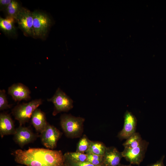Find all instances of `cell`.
<instances>
[{
  "label": "cell",
  "mask_w": 166,
  "mask_h": 166,
  "mask_svg": "<svg viewBox=\"0 0 166 166\" xmlns=\"http://www.w3.org/2000/svg\"><path fill=\"white\" fill-rule=\"evenodd\" d=\"M41 99L33 100L27 103H23L16 106L12 110L15 119L22 126L29 121L34 111L42 104Z\"/></svg>",
  "instance_id": "cell-3"
},
{
  "label": "cell",
  "mask_w": 166,
  "mask_h": 166,
  "mask_svg": "<svg viewBox=\"0 0 166 166\" xmlns=\"http://www.w3.org/2000/svg\"><path fill=\"white\" fill-rule=\"evenodd\" d=\"M148 144V142L143 140L136 147L132 148H124L122 152L123 157L130 164L139 165L144 157Z\"/></svg>",
  "instance_id": "cell-6"
},
{
  "label": "cell",
  "mask_w": 166,
  "mask_h": 166,
  "mask_svg": "<svg viewBox=\"0 0 166 166\" xmlns=\"http://www.w3.org/2000/svg\"><path fill=\"white\" fill-rule=\"evenodd\" d=\"M19 27L27 34L33 35V18L32 12L22 7L15 19Z\"/></svg>",
  "instance_id": "cell-8"
},
{
  "label": "cell",
  "mask_w": 166,
  "mask_h": 166,
  "mask_svg": "<svg viewBox=\"0 0 166 166\" xmlns=\"http://www.w3.org/2000/svg\"><path fill=\"white\" fill-rule=\"evenodd\" d=\"M37 136L29 128L19 126L16 128L14 135L13 140L21 148L33 142L37 139Z\"/></svg>",
  "instance_id": "cell-9"
},
{
  "label": "cell",
  "mask_w": 166,
  "mask_h": 166,
  "mask_svg": "<svg viewBox=\"0 0 166 166\" xmlns=\"http://www.w3.org/2000/svg\"><path fill=\"white\" fill-rule=\"evenodd\" d=\"M137 123L135 117L130 112L127 111L124 116V121L122 129L118 135L121 139H127L136 132Z\"/></svg>",
  "instance_id": "cell-10"
},
{
  "label": "cell",
  "mask_w": 166,
  "mask_h": 166,
  "mask_svg": "<svg viewBox=\"0 0 166 166\" xmlns=\"http://www.w3.org/2000/svg\"><path fill=\"white\" fill-rule=\"evenodd\" d=\"M12 154L16 163L26 166H64V154L61 150L30 148L17 149Z\"/></svg>",
  "instance_id": "cell-1"
},
{
  "label": "cell",
  "mask_w": 166,
  "mask_h": 166,
  "mask_svg": "<svg viewBox=\"0 0 166 166\" xmlns=\"http://www.w3.org/2000/svg\"><path fill=\"white\" fill-rule=\"evenodd\" d=\"M8 92L15 101H27L30 98V89L22 83L12 85L8 88Z\"/></svg>",
  "instance_id": "cell-11"
},
{
  "label": "cell",
  "mask_w": 166,
  "mask_h": 166,
  "mask_svg": "<svg viewBox=\"0 0 166 166\" xmlns=\"http://www.w3.org/2000/svg\"><path fill=\"white\" fill-rule=\"evenodd\" d=\"M15 19L13 17L7 16L4 18H0V28L6 34L14 35L16 34V29L14 25Z\"/></svg>",
  "instance_id": "cell-15"
},
{
  "label": "cell",
  "mask_w": 166,
  "mask_h": 166,
  "mask_svg": "<svg viewBox=\"0 0 166 166\" xmlns=\"http://www.w3.org/2000/svg\"><path fill=\"white\" fill-rule=\"evenodd\" d=\"M164 157V156H163L160 159L155 163L148 165L147 166H165L163 162Z\"/></svg>",
  "instance_id": "cell-25"
},
{
  "label": "cell",
  "mask_w": 166,
  "mask_h": 166,
  "mask_svg": "<svg viewBox=\"0 0 166 166\" xmlns=\"http://www.w3.org/2000/svg\"><path fill=\"white\" fill-rule=\"evenodd\" d=\"M12 0H0V10L5 11L7 7L11 2Z\"/></svg>",
  "instance_id": "cell-24"
},
{
  "label": "cell",
  "mask_w": 166,
  "mask_h": 166,
  "mask_svg": "<svg viewBox=\"0 0 166 166\" xmlns=\"http://www.w3.org/2000/svg\"><path fill=\"white\" fill-rule=\"evenodd\" d=\"M85 119L71 114H63L60 117V125L65 136L70 138L81 136Z\"/></svg>",
  "instance_id": "cell-2"
},
{
  "label": "cell",
  "mask_w": 166,
  "mask_h": 166,
  "mask_svg": "<svg viewBox=\"0 0 166 166\" xmlns=\"http://www.w3.org/2000/svg\"></svg>",
  "instance_id": "cell-28"
},
{
  "label": "cell",
  "mask_w": 166,
  "mask_h": 166,
  "mask_svg": "<svg viewBox=\"0 0 166 166\" xmlns=\"http://www.w3.org/2000/svg\"><path fill=\"white\" fill-rule=\"evenodd\" d=\"M10 108L7 100L4 89L0 90V110H2Z\"/></svg>",
  "instance_id": "cell-22"
},
{
  "label": "cell",
  "mask_w": 166,
  "mask_h": 166,
  "mask_svg": "<svg viewBox=\"0 0 166 166\" xmlns=\"http://www.w3.org/2000/svg\"><path fill=\"white\" fill-rule=\"evenodd\" d=\"M64 161L74 162H86L87 154L78 152H67L64 154Z\"/></svg>",
  "instance_id": "cell-17"
},
{
  "label": "cell",
  "mask_w": 166,
  "mask_h": 166,
  "mask_svg": "<svg viewBox=\"0 0 166 166\" xmlns=\"http://www.w3.org/2000/svg\"><path fill=\"white\" fill-rule=\"evenodd\" d=\"M91 141L84 135L77 143L76 152L85 153L89 147Z\"/></svg>",
  "instance_id": "cell-20"
},
{
  "label": "cell",
  "mask_w": 166,
  "mask_h": 166,
  "mask_svg": "<svg viewBox=\"0 0 166 166\" xmlns=\"http://www.w3.org/2000/svg\"><path fill=\"white\" fill-rule=\"evenodd\" d=\"M107 148L102 142L91 141L89 147L85 153L104 156Z\"/></svg>",
  "instance_id": "cell-16"
},
{
  "label": "cell",
  "mask_w": 166,
  "mask_h": 166,
  "mask_svg": "<svg viewBox=\"0 0 166 166\" xmlns=\"http://www.w3.org/2000/svg\"><path fill=\"white\" fill-rule=\"evenodd\" d=\"M14 122L10 115L5 113L0 114V135L2 138L4 136L14 135L16 132Z\"/></svg>",
  "instance_id": "cell-12"
},
{
  "label": "cell",
  "mask_w": 166,
  "mask_h": 166,
  "mask_svg": "<svg viewBox=\"0 0 166 166\" xmlns=\"http://www.w3.org/2000/svg\"><path fill=\"white\" fill-rule=\"evenodd\" d=\"M33 36L43 38L47 34L51 24V20L46 14L38 11L32 12Z\"/></svg>",
  "instance_id": "cell-4"
},
{
  "label": "cell",
  "mask_w": 166,
  "mask_h": 166,
  "mask_svg": "<svg viewBox=\"0 0 166 166\" xmlns=\"http://www.w3.org/2000/svg\"><path fill=\"white\" fill-rule=\"evenodd\" d=\"M118 166H132L131 165V164H130L128 165H124L120 164Z\"/></svg>",
  "instance_id": "cell-26"
},
{
  "label": "cell",
  "mask_w": 166,
  "mask_h": 166,
  "mask_svg": "<svg viewBox=\"0 0 166 166\" xmlns=\"http://www.w3.org/2000/svg\"><path fill=\"white\" fill-rule=\"evenodd\" d=\"M31 120L35 130L40 133L45 129L48 123L45 113L38 108L33 113Z\"/></svg>",
  "instance_id": "cell-14"
},
{
  "label": "cell",
  "mask_w": 166,
  "mask_h": 166,
  "mask_svg": "<svg viewBox=\"0 0 166 166\" xmlns=\"http://www.w3.org/2000/svg\"><path fill=\"white\" fill-rule=\"evenodd\" d=\"M22 7L18 2L12 0L5 11L7 15V16L13 17L15 19Z\"/></svg>",
  "instance_id": "cell-19"
},
{
  "label": "cell",
  "mask_w": 166,
  "mask_h": 166,
  "mask_svg": "<svg viewBox=\"0 0 166 166\" xmlns=\"http://www.w3.org/2000/svg\"><path fill=\"white\" fill-rule=\"evenodd\" d=\"M64 166H70L64 163Z\"/></svg>",
  "instance_id": "cell-27"
},
{
  "label": "cell",
  "mask_w": 166,
  "mask_h": 166,
  "mask_svg": "<svg viewBox=\"0 0 166 166\" xmlns=\"http://www.w3.org/2000/svg\"><path fill=\"white\" fill-rule=\"evenodd\" d=\"M64 163L70 166H105L104 165H95L87 162H74L69 161H64Z\"/></svg>",
  "instance_id": "cell-23"
},
{
  "label": "cell",
  "mask_w": 166,
  "mask_h": 166,
  "mask_svg": "<svg viewBox=\"0 0 166 166\" xmlns=\"http://www.w3.org/2000/svg\"><path fill=\"white\" fill-rule=\"evenodd\" d=\"M122 157V152H119L116 148L107 147L103 156V164L105 166H118Z\"/></svg>",
  "instance_id": "cell-13"
},
{
  "label": "cell",
  "mask_w": 166,
  "mask_h": 166,
  "mask_svg": "<svg viewBox=\"0 0 166 166\" xmlns=\"http://www.w3.org/2000/svg\"><path fill=\"white\" fill-rule=\"evenodd\" d=\"M47 101L52 102L54 105L53 116L62 112H68L73 107L72 100L59 88H57L53 97Z\"/></svg>",
  "instance_id": "cell-5"
},
{
  "label": "cell",
  "mask_w": 166,
  "mask_h": 166,
  "mask_svg": "<svg viewBox=\"0 0 166 166\" xmlns=\"http://www.w3.org/2000/svg\"><path fill=\"white\" fill-rule=\"evenodd\" d=\"M62 135V133L56 127L48 124L45 129L41 133V141L47 148L53 150L57 146V143Z\"/></svg>",
  "instance_id": "cell-7"
},
{
  "label": "cell",
  "mask_w": 166,
  "mask_h": 166,
  "mask_svg": "<svg viewBox=\"0 0 166 166\" xmlns=\"http://www.w3.org/2000/svg\"><path fill=\"white\" fill-rule=\"evenodd\" d=\"M142 140L140 134L135 132L126 139L123 145L124 148H133L138 146Z\"/></svg>",
  "instance_id": "cell-18"
},
{
  "label": "cell",
  "mask_w": 166,
  "mask_h": 166,
  "mask_svg": "<svg viewBox=\"0 0 166 166\" xmlns=\"http://www.w3.org/2000/svg\"><path fill=\"white\" fill-rule=\"evenodd\" d=\"M86 162L95 165H104L103 163V156H100L93 154H87Z\"/></svg>",
  "instance_id": "cell-21"
}]
</instances>
